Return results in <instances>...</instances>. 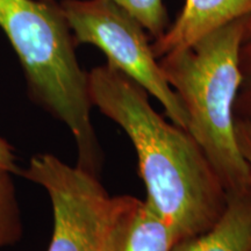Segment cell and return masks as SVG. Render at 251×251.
I'll return each mask as SVG.
<instances>
[{
    "mask_svg": "<svg viewBox=\"0 0 251 251\" xmlns=\"http://www.w3.org/2000/svg\"><path fill=\"white\" fill-rule=\"evenodd\" d=\"M92 106L127 134L137 155L147 201L181 240L211 228L228 193L196 140L152 107L150 94L107 63L87 72Z\"/></svg>",
    "mask_w": 251,
    "mask_h": 251,
    "instance_id": "6da1fadb",
    "label": "cell"
},
{
    "mask_svg": "<svg viewBox=\"0 0 251 251\" xmlns=\"http://www.w3.org/2000/svg\"><path fill=\"white\" fill-rule=\"evenodd\" d=\"M0 28L23 68L31 99L70 130L77 165L98 175L102 152L91 120L89 77L61 2L0 0Z\"/></svg>",
    "mask_w": 251,
    "mask_h": 251,
    "instance_id": "7a4b0ae2",
    "label": "cell"
},
{
    "mask_svg": "<svg viewBox=\"0 0 251 251\" xmlns=\"http://www.w3.org/2000/svg\"><path fill=\"white\" fill-rule=\"evenodd\" d=\"M246 21L247 18L235 20L158 59L186 112L187 133L199 144L228 194L251 186L235 129Z\"/></svg>",
    "mask_w": 251,
    "mask_h": 251,
    "instance_id": "3957f363",
    "label": "cell"
},
{
    "mask_svg": "<svg viewBox=\"0 0 251 251\" xmlns=\"http://www.w3.org/2000/svg\"><path fill=\"white\" fill-rule=\"evenodd\" d=\"M21 175L42 187L51 202L54 226L48 251H108L131 196H111L98 176L52 153L34 155Z\"/></svg>",
    "mask_w": 251,
    "mask_h": 251,
    "instance_id": "277c9868",
    "label": "cell"
},
{
    "mask_svg": "<svg viewBox=\"0 0 251 251\" xmlns=\"http://www.w3.org/2000/svg\"><path fill=\"white\" fill-rule=\"evenodd\" d=\"M76 45L101 50L107 64L136 81L161 102L171 122L187 131L183 103L165 79L146 30L112 0H62Z\"/></svg>",
    "mask_w": 251,
    "mask_h": 251,
    "instance_id": "5b68a950",
    "label": "cell"
},
{
    "mask_svg": "<svg viewBox=\"0 0 251 251\" xmlns=\"http://www.w3.org/2000/svg\"><path fill=\"white\" fill-rule=\"evenodd\" d=\"M250 14L251 0H185L175 23L153 40V55L159 59L187 48L219 28Z\"/></svg>",
    "mask_w": 251,
    "mask_h": 251,
    "instance_id": "8992f818",
    "label": "cell"
},
{
    "mask_svg": "<svg viewBox=\"0 0 251 251\" xmlns=\"http://www.w3.org/2000/svg\"><path fill=\"white\" fill-rule=\"evenodd\" d=\"M181 237L147 200L131 197L113 231L108 251H174Z\"/></svg>",
    "mask_w": 251,
    "mask_h": 251,
    "instance_id": "52a82bcc",
    "label": "cell"
},
{
    "mask_svg": "<svg viewBox=\"0 0 251 251\" xmlns=\"http://www.w3.org/2000/svg\"><path fill=\"white\" fill-rule=\"evenodd\" d=\"M174 251H251V186L228 194L218 221L203 233L181 240Z\"/></svg>",
    "mask_w": 251,
    "mask_h": 251,
    "instance_id": "ba28073f",
    "label": "cell"
},
{
    "mask_svg": "<svg viewBox=\"0 0 251 251\" xmlns=\"http://www.w3.org/2000/svg\"><path fill=\"white\" fill-rule=\"evenodd\" d=\"M12 172L0 166V249L23 236V220Z\"/></svg>",
    "mask_w": 251,
    "mask_h": 251,
    "instance_id": "9c48e42d",
    "label": "cell"
},
{
    "mask_svg": "<svg viewBox=\"0 0 251 251\" xmlns=\"http://www.w3.org/2000/svg\"><path fill=\"white\" fill-rule=\"evenodd\" d=\"M127 12L147 30L153 40L162 35L168 26V15L163 0H112Z\"/></svg>",
    "mask_w": 251,
    "mask_h": 251,
    "instance_id": "30bf717a",
    "label": "cell"
},
{
    "mask_svg": "<svg viewBox=\"0 0 251 251\" xmlns=\"http://www.w3.org/2000/svg\"><path fill=\"white\" fill-rule=\"evenodd\" d=\"M241 84L238 89L235 115L251 119V39L243 41L240 51Z\"/></svg>",
    "mask_w": 251,
    "mask_h": 251,
    "instance_id": "8fae6325",
    "label": "cell"
},
{
    "mask_svg": "<svg viewBox=\"0 0 251 251\" xmlns=\"http://www.w3.org/2000/svg\"><path fill=\"white\" fill-rule=\"evenodd\" d=\"M235 129H236L238 147L248 165L251 180V119L236 117Z\"/></svg>",
    "mask_w": 251,
    "mask_h": 251,
    "instance_id": "7c38bea8",
    "label": "cell"
},
{
    "mask_svg": "<svg viewBox=\"0 0 251 251\" xmlns=\"http://www.w3.org/2000/svg\"><path fill=\"white\" fill-rule=\"evenodd\" d=\"M0 166L12 172V174H18L19 172L17 164H15L13 148L1 136H0Z\"/></svg>",
    "mask_w": 251,
    "mask_h": 251,
    "instance_id": "4fadbf2b",
    "label": "cell"
},
{
    "mask_svg": "<svg viewBox=\"0 0 251 251\" xmlns=\"http://www.w3.org/2000/svg\"><path fill=\"white\" fill-rule=\"evenodd\" d=\"M251 39V14L247 18L246 21V35H244V41Z\"/></svg>",
    "mask_w": 251,
    "mask_h": 251,
    "instance_id": "5bb4252c",
    "label": "cell"
}]
</instances>
